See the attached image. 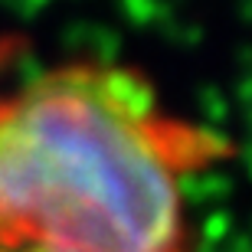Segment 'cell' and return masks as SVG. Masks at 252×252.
Here are the masks:
<instances>
[{"mask_svg":"<svg viewBox=\"0 0 252 252\" xmlns=\"http://www.w3.org/2000/svg\"><path fill=\"white\" fill-rule=\"evenodd\" d=\"M226 154L134 65H43L0 89V252H187L190 184Z\"/></svg>","mask_w":252,"mask_h":252,"instance_id":"6da1fadb","label":"cell"}]
</instances>
